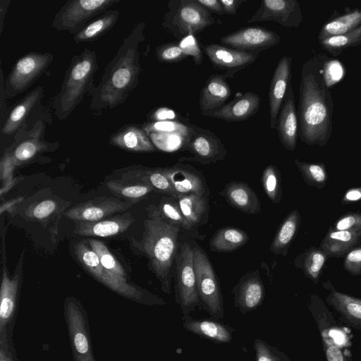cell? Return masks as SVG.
Listing matches in <instances>:
<instances>
[{
    "mask_svg": "<svg viewBox=\"0 0 361 361\" xmlns=\"http://www.w3.org/2000/svg\"><path fill=\"white\" fill-rule=\"evenodd\" d=\"M329 57L314 54L302 66L299 87V137L307 145L325 146L333 131L334 103L324 78Z\"/></svg>",
    "mask_w": 361,
    "mask_h": 361,
    "instance_id": "cell-1",
    "label": "cell"
},
{
    "mask_svg": "<svg viewBox=\"0 0 361 361\" xmlns=\"http://www.w3.org/2000/svg\"><path fill=\"white\" fill-rule=\"evenodd\" d=\"M145 22L136 24L106 66L91 94L89 108L96 114L124 103L137 86L142 72L138 47L145 39Z\"/></svg>",
    "mask_w": 361,
    "mask_h": 361,
    "instance_id": "cell-2",
    "label": "cell"
},
{
    "mask_svg": "<svg viewBox=\"0 0 361 361\" xmlns=\"http://www.w3.org/2000/svg\"><path fill=\"white\" fill-rule=\"evenodd\" d=\"M51 124V116L40 105L14 135V141L5 149L0 162L1 180V195L7 192L16 183L13 173L15 168L26 163L40 153L54 151L59 142L44 140L47 125Z\"/></svg>",
    "mask_w": 361,
    "mask_h": 361,
    "instance_id": "cell-3",
    "label": "cell"
},
{
    "mask_svg": "<svg viewBox=\"0 0 361 361\" xmlns=\"http://www.w3.org/2000/svg\"><path fill=\"white\" fill-rule=\"evenodd\" d=\"M142 239L136 243L140 251L148 259L150 268L161 283V290L171 293L172 269L178 252L180 227L149 216L144 221Z\"/></svg>",
    "mask_w": 361,
    "mask_h": 361,
    "instance_id": "cell-4",
    "label": "cell"
},
{
    "mask_svg": "<svg viewBox=\"0 0 361 361\" xmlns=\"http://www.w3.org/2000/svg\"><path fill=\"white\" fill-rule=\"evenodd\" d=\"M98 69L94 50L85 48L72 57L60 90L52 102L59 120L66 119L87 95L91 96L96 87L94 76Z\"/></svg>",
    "mask_w": 361,
    "mask_h": 361,
    "instance_id": "cell-5",
    "label": "cell"
},
{
    "mask_svg": "<svg viewBox=\"0 0 361 361\" xmlns=\"http://www.w3.org/2000/svg\"><path fill=\"white\" fill-rule=\"evenodd\" d=\"M75 254L83 268L104 285L117 293L148 305L166 303L164 299L129 284L126 279L112 274L100 263L97 254L83 241L74 245Z\"/></svg>",
    "mask_w": 361,
    "mask_h": 361,
    "instance_id": "cell-6",
    "label": "cell"
},
{
    "mask_svg": "<svg viewBox=\"0 0 361 361\" xmlns=\"http://www.w3.org/2000/svg\"><path fill=\"white\" fill-rule=\"evenodd\" d=\"M168 6L169 11L161 25L176 39L194 35L214 23L209 12L197 0L170 1Z\"/></svg>",
    "mask_w": 361,
    "mask_h": 361,
    "instance_id": "cell-7",
    "label": "cell"
},
{
    "mask_svg": "<svg viewBox=\"0 0 361 361\" xmlns=\"http://www.w3.org/2000/svg\"><path fill=\"white\" fill-rule=\"evenodd\" d=\"M197 291L204 310L216 319L224 317V300L217 276L203 249L193 247Z\"/></svg>",
    "mask_w": 361,
    "mask_h": 361,
    "instance_id": "cell-8",
    "label": "cell"
},
{
    "mask_svg": "<svg viewBox=\"0 0 361 361\" xmlns=\"http://www.w3.org/2000/svg\"><path fill=\"white\" fill-rule=\"evenodd\" d=\"M119 0H68L56 13L51 27L75 35Z\"/></svg>",
    "mask_w": 361,
    "mask_h": 361,
    "instance_id": "cell-9",
    "label": "cell"
},
{
    "mask_svg": "<svg viewBox=\"0 0 361 361\" xmlns=\"http://www.w3.org/2000/svg\"><path fill=\"white\" fill-rule=\"evenodd\" d=\"M193 254V247L185 243L180 246L175 260V298L183 316L190 315L201 305L197 291Z\"/></svg>",
    "mask_w": 361,
    "mask_h": 361,
    "instance_id": "cell-10",
    "label": "cell"
},
{
    "mask_svg": "<svg viewBox=\"0 0 361 361\" xmlns=\"http://www.w3.org/2000/svg\"><path fill=\"white\" fill-rule=\"evenodd\" d=\"M53 60L52 54L37 51L19 58L4 80L6 97L11 99L26 91L45 73Z\"/></svg>",
    "mask_w": 361,
    "mask_h": 361,
    "instance_id": "cell-11",
    "label": "cell"
},
{
    "mask_svg": "<svg viewBox=\"0 0 361 361\" xmlns=\"http://www.w3.org/2000/svg\"><path fill=\"white\" fill-rule=\"evenodd\" d=\"M189 127L183 149L189 151L192 156L180 158L179 161L187 160L205 164L215 163L225 158L226 149L220 138L213 132L193 125Z\"/></svg>",
    "mask_w": 361,
    "mask_h": 361,
    "instance_id": "cell-12",
    "label": "cell"
},
{
    "mask_svg": "<svg viewBox=\"0 0 361 361\" xmlns=\"http://www.w3.org/2000/svg\"><path fill=\"white\" fill-rule=\"evenodd\" d=\"M65 313L75 361H95L84 312L75 302L69 301Z\"/></svg>",
    "mask_w": 361,
    "mask_h": 361,
    "instance_id": "cell-13",
    "label": "cell"
},
{
    "mask_svg": "<svg viewBox=\"0 0 361 361\" xmlns=\"http://www.w3.org/2000/svg\"><path fill=\"white\" fill-rule=\"evenodd\" d=\"M281 37L274 31L259 26L247 27L222 37L224 46L247 52H261L277 45Z\"/></svg>",
    "mask_w": 361,
    "mask_h": 361,
    "instance_id": "cell-14",
    "label": "cell"
},
{
    "mask_svg": "<svg viewBox=\"0 0 361 361\" xmlns=\"http://www.w3.org/2000/svg\"><path fill=\"white\" fill-rule=\"evenodd\" d=\"M274 21L286 27L297 28L303 21L300 5L297 0H264L247 23Z\"/></svg>",
    "mask_w": 361,
    "mask_h": 361,
    "instance_id": "cell-15",
    "label": "cell"
},
{
    "mask_svg": "<svg viewBox=\"0 0 361 361\" xmlns=\"http://www.w3.org/2000/svg\"><path fill=\"white\" fill-rule=\"evenodd\" d=\"M137 202L121 200L114 197H99L78 204L64 212V215L75 222L96 221L114 213L128 209Z\"/></svg>",
    "mask_w": 361,
    "mask_h": 361,
    "instance_id": "cell-16",
    "label": "cell"
},
{
    "mask_svg": "<svg viewBox=\"0 0 361 361\" xmlns=\"http://www.w3.org/2000/svg\"><path fill=\"white\" fill-rule=\"evenodd\" d=\"M203 51L216 68L226 71V78H231L236 72L254 63L260 54L247 52L218 44H208L203 47Z\"/></svg>",
    "mask_w": 361,
    "mask_h": 361,
    "instance_id": "cell-17",
    "label": "cell"
},
{
    "mask_svg": "<svg viewBox=\"0 0 361 361\" xmlns=\"http://www.w3.org/2000/svg\"><path fill=\"white\" fill-rule=\"evenodd\" d=\"M292 57L283 56L274 71L268 93L270 128H276L278 116L290 85Z\"/></svg>",
    "mask_w": 361,
    "mask_h": 361,
    "instance_id": "cell-18",
    "label": "cell"
},
{
    "mask_svg": "<svg viewBox=\"0 0 361 361\" xmlns=\"http://www.w3.org/2000/svg\"><path fill=\"white\" fill-rule=\"evenodd\" d=\"M163 170L177 196L189 193L207 195L208 188L204 177L191 166L178 163Z\"/></svg>",
    "mask_w": 361,
    "mask_h": 361,
    "instance_id": "cell-19",
    "label": "cell"
},
{
    "mask_svg": "<svg viewBox=\"0 0 361 361\" xmlns=\"http://www.w3.org/2000/svg\"><path fill=\"white\" fill-rule=\"evenodd\" d=\"M232 292L235 307L244 314L259 307L265 295L264 286L257 271L245 274Z\"/></svg>",
    "mask_w": 361,
    "mask_h": 361,
    "instance_id": "cell-20",
    "label": "cell"
},
{
    "mask_svg": "<svg viewBox=\"0 0 361 361\" xmlns=\"http://www.w3.org/2000/svg\"><path fill=\"white\" fill-rule=\"evenodd\" d=\"M281 143L284 148L294 151L299 135V123L295 101L291 84L282 104L276 126Z\"/></svg>",
    "mask_w": 361,
    "mask_h": 361,
    "instance_id": "cell-21",
    "label": "cell"
},
{
    "mask_svg": "<svg viewBox=\"0 0 361 361\" xmlns=\"http://www.w3.org/2000/svg\"><path fill=\"white\" fill-rule=\"evenodd\" d=\"M44 89L37 86L19 100L11 109L1 126L4 135H15L30 116L41 105Z\"/></svg>",
    "mask_w": 361,
    "mask_h": 361,
    "instance_id": "cell-22",
    "label": "cell"
},
{
    "mask_svg": "<svg viewBox=\"0 0 361 361\" xmlns=\"http://www.w3.org/2000/svg\"><path fill=\"white\" fill-rule=\"evenodd\" d=\"M23 254L19 259L14 276L8 277L6 267H3V275L1 285V305H0V333L5 334L7 324L11 321L13 312L16 308L18 291L20 285L21 269L23 261Z\"/></svg>",
    "mask_w": 361,
    "mask_h": 361,
    "instance_id": "cell-23",
    "label": "cell"
},
{
    "mask_svg": "<svg viewBox=\"0 0 361 361\" xmlns=\"http://www.w3.org/2000/svg\"><path fill=\"white\" fill-rule=\"evenodd\" d=\"M259 106V95L249 91L237 97L220 109L203 116L219 118L227 122L243 121L255 115Z\"/></svg>",
    "mask_w": 361,
    "mask_h": 361,
    "instance_id": "cell-24",
    "label": "cell"
},
{
    "mask_svg": "<svg viewBox=\"0 0 361 361\" xmlns=\"http://www.w3.org/2000/svg\"><path fill=\"white\" fill-rule=\"evenodd\" d=\"M130 213L104 220L76 222L74 233L84 236L109 237L126 231L134 222Z\"/></svg>",
    "mask_w": 361,
    "mask_h": 361,
    "instance_id": "cell-25",
    "label": "cell"
},
{
    "mask_svg": "<svg viewBox=\"0 0 361 361\" xmlns=\"http://www.w3.org/2000/svg\"><path fill=\"white\" fill-rule=\"evenodd\" d=\"M183 326L187 331L203 338L219 343H230L233 328L212 319H196L190 315L183 316Z\"/></svg>",
    "mask_w": 361,
    "mask_h": 361,
    "instance_id": "cell-26",
    "label": "cell"
},
{
    "mask_svg": "<svg viewBox=\"0 0 361 361\" xmlns=\"http://www.w3.org/2000/svg\"><path fill=\"white\" fill-rule=\"evenodd\" d=\"M224 75H212L201 90L199 99L202 114L214 111L224 105L230 97L231 90Z\"/></svg>",
    "mask_w": 361,
    "mask_h": 361,
    "instance_id": "cell-27",
    "label": "cell"
},
{
    "mask_svg": "<svg viewBox=\"0 0 361 361\" xmlns=\"http://www.w3.org/2000/svg\"><path fill=\"white\" fill-rule=\"evenodd\" d=\"M109 143L132 152H152L156 147L146 132L133 124L126 125L109 137Z\"/></svg>",
    "mask_w": 361,
    "mask_h": 361,
    "instance_id": "cell-28",
    "label": "cell"
},
{
    "mask_svg": "<svg viewBox=\"0 0 361 361\" xmlns=\"http://www.w3.org/2000/svg\"><path fill=\"white\" fill-rule=\"evenodd\" d=\"M220 195L233 207L244 213L255 214L261 210L257 194L246 183L231 181L225 185Z\"/></svg>",
    "mask_w": 361,
    "mask_h": 361,
    "instance_id": "cell-29",
    "label": "cell"
},
{
    "mask_svg": "<svg viewBox=\"0 0 361 361\" xmlns=\"http://www.w3.org/2000/svg\"><path fill=\"white\" fill-rule=\"evenodd\" d=\"M361 238V229L338 231L330 228L319 247L329 257H341L357 245Z\"/></svg>",
    "mask_w": 361,
    "mask_h": 361,
    "instance_id": "cell-30",
    "label": "cell"
},
{
    "mask_svg": "<svg viewBox=\"0 0 361 361\" xmlns=\"http://www.w3.org/2000/svg\"><path fill=\"white\" fill-rule=\"evenodd\" d=\"M120 17L117 9L107 10L87 23L79 32L73 35L76 44L92 42L109 32Z\"/></svg>",
    "mask_w": 361,
    "mask_h": 361,
    "instance_id": "cell-31",
    "label": "cell"
},
{
    "mask_svg": "<svg viewBox=\"0 0 361 361\" xmlns=\"http://www.w3.org/2000/svg\"><path fill=\"white\" fill-rule=\"evenodd\" d=\"M326 301L349 324L361 329V299L331 288Z\"/></svg>",
    "mask_w": 361,
    "mask_h": 361,
    "instance_id": "cell-32",
    "label": "cell"
},
{
    "mask_svg": "<svg viewBox=\"0 0 361 361\" xmlns=\"http://www.w3.org/2000/svg\"><path fill=\"white\" fill-rule=\"evenodd\" d=\"M300 214L297 209L290 212L283 220L270 246L271 252L286 256L288 248L300 225Z\"/></svg>",
    "mask_w": 361,
    "mask_h": 361,
    "instance_id": "cell-33",
    "label": "cell"
},
{
    "mask_svg": "<svg viewBox=\"0 0 361 361\" xmlns=\"http://www.w3.org/2000/svg\"><path fill=\"white\" fill-rule=\"evenodd\" d=\"M361 25V9H354L345 14L332 16L321 27L319 42L334 36L345 34Z\"/></svg>",
    "mask_w": 361,
    "mask_h": 361,
    "instance_id": "cell-34",
    "label": "cell"
},
{
    "mask_svg": "<svg viewBox=\"0 0 361 361\" xmlns=\"http://www.w3.org/2000/svg\"><path fill=\"white\" fill-rule=\"evenodd\" d=\"M248 240V235L244 231L233 227H224L214 233L209 241V247L214 252H230L243 246Z\"/></svg>",
    "mask_w": 361,
    "mask_h": 361,
    "instance_id": "cell-35",
    "label": "cell"
},
{
    "mask_svg": "<svg viewBox=\"0 0 361 361\" xmlns=\"http://www.w3.org/2000/svg\"><path fill=\"white\" fill-rule=\"evenodd\" d=\"M328 257L320 247H310L294 259L296 268L303 271L309 279L317 283Z\"/></svg>",
    "mask_w": 361,
    "mask_h": 361,
    "instance_id": "cell-36",
    "label": "cell"
},
{
    "mask_svg": "<svg viewBox=\"0 0 361 361\" xmlns=\"http://www.w3.org/2000/svg\"><path fill=\"white\" fill-rule=\"evenodd\" d=\"M106 186L116 196L137 202L154 190L150 185L128 176L109 180Z\"/></svg>",
    "mask_w": 361,
    "mask_h": 361,
    "instance_id": "cell-37",
    "label": "cell"
},
{
    "mask_svg": "<svg viewBox=\"0 0 361 361\" xmlns=\"http://www.w3.org/2000/svg\"><path fill=\"white\" fill-rule=\"evenodd\" d=\"M149 215L156 216L161 221L187 230L192 226L183 215L177 199L173 197H164L157 207H149Z\"/></svg>",
    "mask_w": 361,
    "mask_h": 361,
    "instance_id": "cell-38",
    "label": "cell"
},
{
    "mask_svg": "<svg viewBox=\"0 0 361 361\" xmlns=\"http://www.w3.org/2000/svg\"><path fill=\"white\" fill-rule=\"evenodd\" d=\"M126 176L138 179L150 185L157 192L177 198V195L164 173L163 168H142L128 171Z\"/></svg>",
    "mask_w": 361,
    "mask_h": 361,
    "instance_id": "cell-39",
    "label": "cell"
},
{
    "mask_svg": "<svg viewBox=\"0 0 361 361\" xmlns=\"http://www.w3.org/2000/svg\"><path fill=\"white\" fill-rule=\"evenodd\" d=\"M176 199L180 211L187 221L192 227L197 225L208 207L207 196L189 193L178 195Z\"/></svg>",
    "mask_w": 361,
    "mask_h": 361,
    "instance_id": "cell-40",
    "label": "cell"
},
{
    "mask_svg": "<svg viewBox=\"0 0 361 361\" xmlns=\"http://www.w3.org/2000/svg\"><path fill=\"white\" fill-rule=\"evenodd\" d=\"M319 44L331 56H338L344 50L361 44V25L345 34L324 39Z\"/></svg>",
    "mask_w": 361,
    "mask_h": 361,
    "instance_id": "cell-41",
    "label": "cell"
},
{
    "mask_svg": "<svg viewBox=\"0 0 361 361\" xmlns=\"http://www.w3.org/2000/svg\"><path fill=\"white\" fill-rule=\"evenodd\" d=\"M294 162L308 185L319 189H323L325 187L328 180V173L324 163H308L297 159Z\"/></svg>",
    "mask_w": 361,
    "mask_h": 361,
    "instance_id": "cell-42",
    "label": "cell"
},
{
    "mask_svg": "<svg viewBox=\"0 0 361 361\" xmlns=\"http://www.w3.org/2000/svg\"><path fill=\"white\" fill-rule=\"evenodd\" d=\"M89 243L91 249L98 256L101 264L105 269L112 274L126 279L124 269L103 242L97 239H90Z\"/></svg>",
    "mask_w": 361,
    "mask_h": 361,
    "instance_id": "cell-43",
    "label": "cell"
},
{
    "mask_svg": "<svg viewBox=\"0 0 361 361\" xmlns=\"http://www.w3.org/2000/svg\"><path fill=\"white\" fill-rule=\"evenodd\" d=\"M262 183L269 200L279 203L282 196L281 173L274 166L269 165L264 169Z\"/></svg>",
    "mask_w": 361,
    "mask_h": 361,
    "instance_id": "cell-44",
    "label": "cell"
},
{
    "mask_svg": "<svg viewBox=\"0 0 361 361\" xmlns=\"http://www.w3.org/2000/svg\"><path fill=\"white\" fill-rule=\"evenodd\" d=\"M254 349L255 361H290L283 352L260 338L254 341Z\"/></svg>",
    "mask_w": 361,
    "mask_h": 361,
    "instance_id": "cell-45",
    "label": "cell"
},
{
    "mask_svg": "<svg viewBox=\"0 0 361 361\" xmlns=\"http://www.w3.org/2000/svg\"><path fill=\"white\" fill-rule=\"evenodd\" d=\"M155 54L159 61L166 63H178L188 57L176 42L159 45Z\"/></svg>",
    "mask_w": 361,
    "mask_h": 361,
    "instance_id": "cell-46",
    "label": "cell"
},
{
    "mask_svg": "<svg viewBox=\"0 0 361 361\" xmlns=\"http://www.w3.org/2000/svg\"><path fill=\"white\" fill-rule=\"evenodd\" d=\"M323 68L324 81L327 87L340 81L345 75L344 67L338 60H331L328 58L324 63Z\"/></svg>",
    "mask_w": 361,
    "mask_h": 361,
    "instance_id": "cell-47",
    "label": "cell"
},
{
    "mask_svg": "<svg viewBox=\"0 0 361 361\" xmlns=\"http://www.w3.org/2000/svg\"><path fill=\"white\" fill-rule=\"evenodd\" d=\"M143 130L146 132H164L184 134L188 136L189 133L190 127L188 128L185 126L171 121H157L145 124L143 126Z\"/></svg>",
    "mask_w": 361,
    "mask_h": 361,
    "instance_id": "cell-48",
    "label": "cell"
},
{
    "mask_svg": "<svg viewBox=\"0 0 361 361\" xmlns=\"http://www.w3.org/2000/svg\"><path fill=\"white\" fill-rule=\"evenodd\" d=\"M179 45L187 56H192L196 65H200L202 61V54L193 35L183 37L179 42Z\"/></svg>",
    "mask_w": 361,
    "mask_h": 361,
    "instance_id": "cell-49",
    "label": "cell"
},
{
    "mask_svg": "<svg viewBox=\"0 0 361 361\" xmlns=\"http://www.w3.org/2000/svg\"><path fill=\"white\" fill-rule=\"evenodd\" d=\"M334 229L338 231H357L361 229V214L350 212L340 216L335 222Z\"/></svg>",
    "mask_w": 361,
    "mask_h": 361,
    "instance_id": "cell-50",
    "label": "cell"
},
{
    "mask_svg": "<svg viewBox=\"0 0 361 361\" xmlns=\"http://www.w3.org/2000/svg\"><path fill=\"white\" fill-rule=\"evenodd\" d=\"M343 267L351 275L361 274V245L354 247L345 254Z\"/></svg>",
    "mask_w": 361,
    "mask_h": 361,
    "instance_id": "cell-51",
    "label": "cell"
},
{
    "mask_svg": "<svg viewBox=\"0 0 361 361\" xmlns=\"http://www.w3.org/2000/svg\"><path fill=\"white\" fill-rule=\"evenodd\" d=\"M56 204L54 201L44 200L33 207L30 215L38 219H44L51 215L56 209Z\"/></svg>",
    "mask_w": 361,
    "mask_h": 361,
    "instance_id": "cell-52",
    "label": "cell"
},
{
    "mask_svg": "<svg viewBox=\"0 0 361 361\" xmlns=\"http://www.w3.org/2000/svg\"><path fill=\"white\" fill-rule=\"evenodd\" d=\"M324 348L326 361H350L341 350L329 341H324Z\"/></svg>",
    "mask_w": 361,
    "mask_h": 361,
    "instance_id": "cell-53",
    "label": "cell"
},
{
    "mask_svg": "<svg viewBox=\"0 0 361 361\" xmlns=\"http://www.w3.org/2000/svg\"><path fill=\"white\" fill-rule=\"evenodd\" d=\"M361 200V187L348 189L341 198L342 204H348Z\"/></svg>",
    "mask_w": 361,
    "mask_h": 361,
    "instance_id": "cell-54",
    "label": "cell"
},
{
    "mask_svg": "<svg viewBox=\"0 0 361 361\" xmlns=\"http://www.w3.org/2000/svg\"><path fill=\"white\" fill-rule=\"evenodd\" d=\"M225 14L235 15L245 0H219Z\"/></svg>",
    "mask_w": 361,
    "mask_h": 361,
    "instance_id": "cell-55",
    "label": "cell"
},
{
    "mask_svg": "<svg viewBox=\"0 0 361 361\" xmlns=\"http://www.w3.org/2000/svg\"><path fill=\"white\" fill-rule=\"evenodd\" d=\"M208 11L218 15H224V11L219 0H197Z\"/></svg>",
    "mask_w": 361,
    "mask_h": 361,
    "instance_id": "cell-56",
    "label": "cell"
},
{
    "mask_svg": "<svg viewBox=\"0 0 361 361\" xmlns=\"http://www.w3.org/2000/svg\"><path fill=\"white\" fill-rule=\"evenodd\" d=\"M176 116L173 111L168 108H159L151 114L153 121H162L166 119H173Z\"/></svg>",
    "mask_w": 361,
    "mask_h": 361,
    "instance_id": "cell-57",
    "label": "cell"
},
{
    "mask_svg": "<svg viewBox=\"0 0 361 361\" xmlns=\"http://www.w3.org/2000/svg\"><path fill=\"white\" fill-rule=\"evenodd\" d=\"M4 80L3 76V72L1 69V82H0V91H1V125L3 124L4 117L6 116L7 114V107L6 104V94L4 90Z\"/></svg>",
    "mask_w": 361,
    "mask_h": 361,
    "instance_id": "cell-58",
    "label": "cell"
},
{
    "mask_svg": "<svg viewBox=\"0 0 361 361\" xmlns=\"http://www.w3.org/2000/svg\"><path fill=\"white\" fill-rule=\"evenodd\" d=\"M11 4V0L0 1V35L4 29V22L7 13L8 8Z\"/></svg>",
    "mask_w": 361,
    "mask_h": 361,
    "instance_id": "cell-59",
    "label": "cell"
},
{
    "mask_svg": "<svg viewBox=\"0 0 361 361\" xmlns=\"http://www.w3.org/2000/svg\"><path fill=\"white\" fill-rule=\"evenodd\" d=\"M8 350L6 340L1 341L0 361H13Z\"/></svg>",
    "mask_w": 361,
    "mask_h": 361,
    "instance_id": "cell-60",
    "label": "cell"
},
{
    "mask_svg": "<svg viewBox=\"0 0 361 361\" xmlns=\"http://www.w3.org/2000/svg\"><path fill=\"white\" fill-rule=\"evenodd\" d=\"M23 198L19 197L16 198L13 200H10L9 201H6L5 202H3L1 204V214H2L4 211L9 209L16 204H18L19 202H20Z\"/></svg>",
    "mask_w": 361,
    "mask_h": 361,
    "instance_id": "cell-61",
    "label": "cell"
},
{
    "mask_svg": "<svg viewBox=\"0 0 361 361\" xmlns=\"http://www.w3.org/2000/svg\"><path fill=\"white\" fill-rule=\"evenodd\" d=\"M215 361H217V360H215Z\"/></svg>",
    "mask_w": 361,
    "mask_h": 361,
    "instance_id": "cell-62",
    "label": "cell"
}]
</instances>
